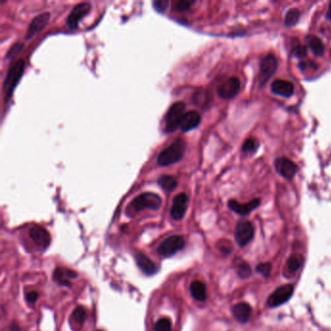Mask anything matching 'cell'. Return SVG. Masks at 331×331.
Returning a JSON list of instances; mask_svg holds the SVG:
<instances>
[{
  "mask_svg": "<svg viewBox=\"0 0 331 331\" xmlns=\"http://www.w3.org/2000/svg\"><path fill=\"white\" fill-rule=\"evenodd\" d=\"M25 66H26V61L22 59H18L8 70L2 88L3 97L6 102L9 101L11 97L13 96L14 89L20 82L25 71Z\"/></svg>",
  "mask_w": 331,
  "mask_h": 331,
  "instance_id": "6da1fadb",
  "label": "cell"
},
{
  "mask_svg": "<svg viewBox=\"0 0 331 331\" xmlns=\"http://www.w3.org/2000/svg\"><path fill=\"white\" fill-rule=\"evenodd\" d=\"M185 151V142L182 139H177L170 146L159 153L157 156V164L160 166L174 164L182 159Z\"/></svg>",
  "mask_w": 331,
  "mask_h": 331,
  "instance_id": "7a4b0ae2",
  "label": "cell"
},
{
  "mask_svg": "<svg viewBox=\"0 0 331 331\" xmlns=\"http://www.w3.org/2000/svg\"><path fill=\"white\" fill-rule=\"evenodd\" d=\"M162 204V200L160 196L154 193H144L138 195L136 198L131 202L130 207L134 213L142 211L144 209L157 210Z\"/></svg>",
  "mask_w": 331,
  "mask_h": 331,
  "instance_id": "3957f363",
  "label": "cell"
},
{
  "mask_svg": "<svg viewBox=\"0 0 331 331\" xmlns=\"http://www.w3.org/2000/svg\"><path fill=\"white\" fill-rule=\"evenodd\" d=\"M185 107L184 102H175L168 109L164 117L166 131L167 133L175 131L180 127L181 120L185 114Z\"/></svg>",
  "mask_w": 331,
  "mask_h": 331,
  "instance_id": "277c9868",
  "label": "cell"
},
{
  "mask_svg": "<svg viewBox=\"0 0 331 331\" xmlns=\"http://www.w3.org/2000/svg\"><path fill=\"white\" fill-rule=\"evenodd\" d=\"M185 238L182 235H172L167 237L157 248V253L161 256L169 257L174 255L185 247Z\"/></svg>",
  "mask_w": 331,
  "mask_h": 331,
  "instance_id": "5b68a950",
  "label": "cell"
},
{
  "mask_svg": "<svg viewBox=\"0 0 331 331\" xmlns=\"http://www.w3.org/2000/svg\"><path fill=\"white\" fill-rule=\"evenodd\" d=\"M91 10V5L88 2L79 3L70 12L67 19H66V26L70 30H76L78 28L79 21L82 20L85 16H87Z\"/></svg>",
  "mask_w": 331,
  "mask_h": 331,
  "instance_id": "8992f818",
  "label": "cell"
},
{
  "mask_svg": "<svg viewBox=\"0 0 331 331\" xmlns=\"http://www.w3.org/2000/svg\"><path fill=\"white\" fill-rule=\"evenodd\" d=\"M278 68L277 59L273 55H267L263 58L261 62V71H259V84L264 86L267 81L275 74Z\"/></svg>",
  "mask_w": 331,
  "mask_h": 331,
  "instance_id": "52a82bcc",
  "label": "cell"
},
{
  "mask_svg": "<svg viewBox=\"0 0 331 331\" xmlns=\"http://www.w3.org/2000/svg\"><path fill=\"white\" fill-rule=\"evenodd\" d=\"M293 286L289 283V285H285L280 288H278L275 292H273L272 294L268 297L267 300V305L269 307H278L280 305H282L283 303L288 301L291 297H292V293H293Z\"/></svg>",
  "mask_w": 331,
  "mask_h": 331,
  "instance_id": "ba28073f",
  "label": "cell"
},
{
  "mask_svg": "<svg viewBox=\"0 0 331 331\" xmlns=\"http://www.w3.org/2000/svg\"><path fill=\"white\" fill-rule=\"evenodd\" d=\"M241 88V82L236 77L227 79L219 88L218 94L223 99H230L236 97Z\"/></svg>",
  "mask_w": 331,
  "mask_h": 331,
  "instance_id": "9c48e42d",
  "label": "cell"
},
{
  "mask_svg": "<svg viewBox=\"0 0 331 331\" xmlns=\"http://www.w3.org/2000/svg\"><path fill=\"white\" fill-rule=\"evenodd\" d=\"M253 224L247 221L240 222L235 229V240L240 247H244L253 239Z\"/></svg>",
  "mask_w": 331,
  "mask_h": 331,
  "instance_id": "30bf717a",
  "label": "cell"
},
{
  "mask_svg": "<svg viewBox=\"0 0 331 331\" xmlns=\"http://www.w3.org/2000/svg\"><path fill=\"white\" fill-rule=\"evenodd\" d=\"M187 204H188L187 195L184 193H181V194L176 195L173 199V204L171 207V210H170L171 218L175 221L182 220L186 212Z\"/></svg>",
  "mask_w": 331,
  "mask_h": 331,
  "instance_id": "8fae6325",
  "label": "cell"
},
{
  "mask_svg": "<svg viewBox=\"0 0 331 331\" xmlns=\"http://www.w3.org/2000/svg\"><path fill=\"white\" fill-rule=\"evenodd\" d=\"M30 237L35 245L38 246L42 250L47 249L51 243V235L49 231L39 225H35L30 229Z\"/></svg>",
  "mask_w": 331,
  "mask_h": 331,
  "instance_id": "7c38bea8",
  "label": "cell"
},
{
  "mask_svg": "<svg viewBox=\"0 0 331 331\" xmlns=\"http://www.w3.org/2000/svg\"><path fill=\"white\" fill-rule=\"evenodd\" d=\"M50 18L51 15L48 12L42 13L38 16H36L35 18H33V20L30 21L29 29L27 31V35H26V40H30L32 37H34L38 32L43 30L50 21Z\"/></svg>",
  "mask_w": 331,
  "mask_h": 331,
  "instance_id": "4fadbf2b",
  "label": "cell"
},
{
  "mask_svg": "<svg viewBox=\"0 0 331 331\" xmlns=\"http://www.w3.org/2000/svg\"><path fill=\"white\" fill-rule=\"evenodd\" d=\"M275 168L278 173L287 179H292L297 172V166L289 158L281 157L275 161Z\"/></svg>",
  "mask_w": 331,
  "mask_h": 331,
  "instance_id": "5bb4252c",
  "label": "cell"
},
{
  "mask_svg": "<svg viewBox=\"0 0 331 331\" xmlns=\"http://www.w3.org/2000/svg\"><path fill=\"white\" fill-rule=\"evenodd\" d=\"M200 122H201V116L198 112L188 111L185 113L182 117L180 123V128L183 131H190L195 127H198Z\"/></svg>",
  "mask_w": 331,
  "mask_h": 331,
  "instance_id": "9a60e30c",
  "label": "cell"
},
{
  "mask_svg": "<svg viewBox=\"0 0 331 331\" xmlns=\"http://www.w3.org/2000/svg\"><path fill=\"white\" fill-rule=\"evenodd\" d=\"M271 90L275 94L285 98H291L294 92V86L290 81L276 80L271 85Z\"/></svg>",
  "mask_w": 331,
  "mask_h": 331,
  "instance_id": "2e32d148",
  "label": "cell"
},
{
  "mask_svg": "<svg viewBox=\"0 0 331 331\" xmlns=\"http://www.w3.org/2000/svg\"><path fill=\"white\" fill-rule=\"evenodd\" d=\"M135 261L141 271L148 276H152L157 271V267L155 263L144 253H137L135 255Z\"/></svg>",
  "mask_w": 331,
  "mask_h": 331,
  "instance_id": "e0dca14e",
  "label": "cell"
},
{
  "mask_svg": "<svg viewBox=\"0 0 331 331\" xmlns=\"http://www.w3.org/2000/svg\"><path fill=\"white\" fill-rule=\"evenodd\" d=\"M261 204V199L255 198L252 201L246 203V204H241L235 200H230L228 202V207L237 214L239 215H248L251 213L255 208H257Z\"/></svg>",
  "mask_w": 331,
  "mask_h": 331,
  "instance_id": "ac0fdd59",
  "label": "cell"
},
{
  "mask_svg": "<svg viewBox=\"0 0 331 331\" xmlns=\"http://www.w3.org/2000/svg\"><path fill=\"white\" fill-rule=\"evenodd\" d=\"M251 313H252L251 306L245 302L238 303V304L234 305V307L232 308L234 318L241 323L249 321V319L251 317Z\"/></svg>",
  "mask_w": 331,
  "mask_h": 331,
  "instance_id": "d6986e66",
  "label": "cell"
},
{
  "mask_svg": "<svg viewBox=\"0 0 331 331\" xmlns=\"http://www.w3.org/2000/svg\"><path fill=\"white\" fill-rule=\"evenodd\" d=\"M77 273L69 270V269H61L57 268L54 272V279L57 282H59L61 286L70 287V279L76 278Z\"/></svg>",
  "mask_w": 331,
  "mask_h": 331,
  "instance_id": "ffe728a7",
  "label": "cell"
},
{
  "mask_svg": "<svg viewBox=\"0 0 331 331\" xmlns=\"http://www.w3.org/2000/svg\"><path fill=\"white\" fill-rule=\"evenodd\" d=\"M86 311L83 307H77L71 315L70 325L75 331L80 330L86 321Z\"/></svg>",
  "mask_w": 331,
  "mask_h": 331,
  "instance_id": "44dd1931",
  "label": "cell"
},
{
  "mask_svg": "<svg viewBox=\"0 0 331 331\" xmlns=\"http://www.w3.org/2000/svg\"><path fill=\"white\" fill-rule=\"evenodd\" d=\"M191 293L197 301H205L207 298V292L204 283L200 281H195L191 285Z\"/></svg>",
  "mask_w": 331,
  "mask_h": 331,
  "instance_id": "7402d4cb",
  "label": "cell"
},
{
  "mask_svg": "<svg viewBox=\"0 0 331 331\" xmlns=\"http://www.w3.org/2000/svg\"><path fill=\"white\" fill-rule=\"evenodd\" d=\"M307 43H308V46L311 49L314 55L319 56V57L321 55H323L324 46H323V43L321 42L320 38L310 35V36L307 37Z\"/></svg>",
  "mask_w": 331,
  "mask_h": 331,
  "instance_id": "603a6c76",
  "label": "cell"
},
{
  "mask_svg": "<svg viewBox=\"0 0 331 331\" xmlns=\"http://www.w3.org/2000/svg\"><path fill=\"white\" fill-rule=\"evenodd\" d=\"M158 185H160L166 192H173L178 185L175 178L170 175H162L158 178Z\"/></svg>",
  "mask_w": 331,
  "mask_h": 331,
  "instance_id": "cb8c5ba5",
  "label": "cell"
},
{
  "mask_svg": "<svg viewBox=\"0 0 331 331\" xmlns=\"http://www.w3.org/2000/svg\"><path fill=\"white\" fill-rule=\"evenodd\" d=\"M299 17H300V13L297 9H292V10L289 11L285 18V25L287 27L295 26L299 20Z\"/></svg>",
  "mask_w": 331,
  "mask_h": 331,
  "instance_id": "d4e9b609",
  "label": "cell"
},
{
  "mask_svg": "<svg viewBox=\"0 0 331 331\" xmlns=\"http://www.w3.org/2000/svg\"><path fill=\"white\" fill-rule=\"evenodd\" d=\"M303 259L301 256L298 255H292L287 263V267L291 272H296L300 267H301Z\"/></svg>",
  "mask_w": 331,
  "mask_h": 331,
  "instance_id": "484cf974",
  "label": "cell"
},
{
  "mask_svg": "<svg viewBox=\"0 0 331 331\" xmlns=\"http://www.w3.org/2000/svg\"><path fill=\"white\" fill-rule=\"evenodd\" d=\"M155 331H171L172 323L168 318H161L156 321Z\"/></svg>",
  "mask_w": 331,
  "mask_h": 331,
  "instance_id": "4316f807",
  "label": "cell"
},
{
  "mask_svg": "<svg viewBox=\"0 0 331 331\" xmlns=\"http://www.w3.org/2000/svg\"><path fill=\"white\" fill-rule=\"evenodd\" d=\"M194 0H179L174 3V10L177 12H185L188 10L193 5H195Z\"/></svg>",
  "mask_w": 331,
  "mask_h": 331,
  "instance_id": "83f0119b",
  "label": "cell"
},
{
  "mask_svg": "<svg viewBox=\"0 0 331 331\" xmlns=\"http://www.w3.org/2000/svg\"><path fill=\"white\" fill-rule=\"evenodd\" d=\"M237 273L241 278H248L252 273V269L248 263H241L237 267Z\"/></svg>",
  "mask_w": 331,
  "mask_h": 331,
  "instance_id": "f1b7e54d",
  "label": "cell"
},
{
  "mask_svg": "<svg viewBox=\"0 0 331 331\" xmlns=\"http://www.w3.org/2000/svg\"><path fill=\"white\" fill-rule=\"evenodd\" d=\"M258 147V143L255 139L249 138L243 144V151L246 153H253Z\"/></svg>",
  "mask_w": 331,
  "mask_h": 331,
  "instance_id": "f546056e",
  "label": "cell"
},
{
  "mask_svg": "<svg viewBox=\"0 0 331 331\" xmlns=\"http://www.w3.org/2000/svg\"><path fill=\"white\" fill-rule=\"evenodd\" d=\"M23 49V44L22 43H17L14 46L11 47V49L7 52L6 58L9 59H13L16 56H18V54H20L21 50Z\"/></svg>",
  "mask_w": 331,
  "mask_h": 331,
  "instance_id": "4dcf8cb0",
  "label": "cell"
},
{
  "mask_svg": "<svg viewBox=\"0 0 331 331\" xmlns=\"http://www.w3.org/2000/svg\"><path fill=\"white\" fill-rule=\"evenodd\" d=\"M168 4H169L168 0H156L153 2L155 9L159 13L166 12L167 7H168Z\"/></svg>",
  "mask_w": 331,
  "mask_h": 331,
  "instance_id": "1f68e13d",
  "label": "cell"
},
{
  "mask_svg": "<svg viewBox=\"0 0 331 331\" xmlns=\"http://www.w3.org/2000/svg\"><path fill=\"white\" fill-rule=\"evenodd\" d=\"M256 271L263 274L264 277H268L271 272V264L270 263H262L256 266Z\"/></svg>",
  "mask_w": 331,
  "mask_h": 331,
  "instance_id": "d6a6232c",
  "label": "cell"
},
{
  "mask_svg": "<svg viewBox=\"0 0 331 331\" xmlns=\"http://www.w3.org/2000/svg\"><path fill=\"white\" fill-rule=\"evenodd\" d=\"M292 55L296 58H304L307 55V49L305 46H296L294 49L292 50Z\"/></svg>",
  "mask_w": 331,
  "mask_h": 331,
  "instance_id": "836d02e7",
  "label": "cell"
},
{
  "mask_svg": "<svg viewBox=\"0 0 331 331\" xmlns=\"http://www.w3.org/2000/svg\"><path fill=\"white\" fill-rule=\"evenodd\" d=\"M39 297V293L36 292H30L26 294V299L29 303H35Z\"/></svg>",
  "mask_w": 331,
  "mask_h": 331,
  "instance_id": "e575fe53",
  "label": "cell"
},
{
  "mask_svg": "<svg viewBox=\"0 0 331 331\" xmlns=\"http://www.w3.org/2000/svg\"><path fill=\"white\" fill-rule=\"evenodd\" d=\"M326 17L328 20H331V2L329 3V7H328V11H327V14H326Z\"/></svg>",
  "mask_w": 331,
  "mask_h": 331,
  "instance_id": "d590c367",
  "label": "cell"
},
{
  "mask_svg": "<svg viewBox=\"0 0 331 331\" xmlns=\"http://www.w3.org/2000/svg\"><path fill=\"white\" fill-rule=\"evenodd\" d=\"M97 331H102V330H97Z\"/></svg>",
  "mask_w": 331,
  "mask_h": 331,
  "instance_id": "8d00e7d4",
  "label": "cell"
}]
</instances>
